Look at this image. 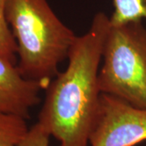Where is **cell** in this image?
Returning <instances> with one entry per match:
<instances>
[{"instance_id": "7a4b0ae2", "label": "cell", "mask_w": 146, "mask_h": 146, "mask_svg": "<svg viewBox=\"0 0 146 146\" xmlns=\"http://www.w3.org/2000/svg\"><path fill=\"white\" fill-rule=\"evenodd\" d=\"M6 17L17 46L19 72L47 89L77 36L47 0H6Z\"/></svg>"}, {"instance_id": "3957f363", "label": "cell", "mask_w": 146, "mask_h": 146, "mask_svg": "<svg viewBox=\"0 0 146 146\" xmlns=\"http://www.w3.org/2000/svg\"><path fill=\"white\" fill-rule=\"evenodd\" d=\"M102 60L101 93L146 109V29L142 21L110 22Z\"/></svg>"}, {"instance_id": "6da1fadb", "label": "cell", "mask_w": 146, "mask_h": 146, "mask_svg": "<svg viewBox=\"0 0 146 146\" xmlns=\"http://www.w3.org/2000/svg\"><path fill=\"white\" fill-rule=\"evenodd\" d=\"M109 26V16L97 13L89 30L76 37L66 70L47 87L37 123L59 146H89L99 111V65Z\"/></svg>"}, {"instance_id": "5b68a950", "label": "cell", "mask_w": 146, "mask_h": 146, "mask_svg": "<svg viewBox=\"0 0 146 146\" xmlns=\"http://www.w3.org/2000/svg\"><path fill=\"white\" fill-rule=\"evenodd\" d=\"M42 82L24 77L16 64L0 56V113L29 118L30 110L41 102Z\"/></svg>"}, {"instance_id": "277c9868", "label": "cell", "mask_w": 146, "mask_h": 146, "mask_svg": "<svg viewBox=\"0 0 146 146\" xmlns=\"http://www.w3.org/2000/svg\"><path fill=\"white\" fill-rule=\"evenodd\" d=\"M146 141V109L102 94L89 146H135Z\"/></svg>"}, {"instance_id": "ba28073f", "label": "cell", "mask_w": 146, "mask_h": 146, "mask_svg": "<svg viewBox=\"0 0 146 146\" xmlns=\"http://www.w3.org/2000/svg\"><path fill=\"white\" fill-rule=\"evenodd\" d=\"M0 56L17 63V46L6 17V0H0Z\"/></svg>"}, {"instance_id": "52a82bcc", "label": "cell", "mask_w": 146, "mask_h": 146, "mask_svg": "<svg viewBox=\"0 0 146 146\" xmlns=\"http://www.w3.org/2000/svg\"><path fill=\"white\" fill-rule=\"evenodd\" d=\"M111 25H123L146 19V0H113Z\"/></svg>"}, {"instance_id": "9c48e42d", "label": "cell", "mask_w": 146, "mask_h": 146, "mask_svg": "<svg viewBox=\"0 0 146 146\" xmlns=\"http://www.w3.org/2000/svg\"><path fill=\"white\" fill-rule=\"evenodd\" d=\"M50 134L38 123L29 128L20 146H50Z\"/></svg>"}, {"instance_id": "8992f818", "label": "cell", "mask_w": 146, "mask_h": 146, "mask_svg": "<svg viewBox=\"0 0 146 146\" xmlns=\"http://www.w3.org/2000/svg\"><path fill=\"white\" fill-rule=\"evenodd\" d=\"M29 130L25 118L0 113V146H20Z\"/></svg>"}]
</instances>
